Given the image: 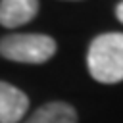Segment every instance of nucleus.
<instances>
[{
    "instance_id": "1",
    "label": "nucleus",
    "mask_w": 123,
    "mask_h": 123,
    "mask_svg": "<svg viewBox=\"0 0 123 123\" xmlns=\"http://www.w3.org/2000/svg\"><path fill=\"white\" fill-rule=\"evenodd\" d=\"M86 65L98 83L123 81V33L98 35L88 46Z\"/></svg>"
},
{
    "instance_id": "2",
    "label": "nucleus",
    "mask_w": 123,
    "mask_h": 123,
    "mask_svg": "<svg viewBox=\"0 0 123 123\" xmlns=\"http://www.w3.org/2000/svg\"><path fill=\"white\" fill-rule=\"evenodd\" d=\"M56 54V40L48 35L21 33L0 38V56L19 63H42Z\"/></svg>"
},
{
    "instance_id": "3",
    "label": "nucleus",
    "mask_w": 123,
    "mask_h": 123,
    "mask_svg": "<svg viewBox=\"0 0 123 123\" xmlns=\"http://www.w3.org/2000/svg\"><path fill=\"white\" fill-rule=\"evenodd\" d=\"M29 108V98L17 86L0 81V123H17Z\"/></svg>"
},
{
    "instance_id": "4",
    "label": "nucleus",
    "mask_w": 123,
    "mask_h": 123,
    "mask_svg": "<svg viewBox=\"0 0 123 123\" xmlns=\"http://www.w3.org/2000/svg\"><path fill=\"white\" fill-rule=\"evenodd\" d=\"M38 12V0H0V25L19 27L29 23Z\"/></svg>"
},
{
    "instance_id": "5",
    "label": "nucleus",
    "mask_w": 123,
    "mask_h": 123,
    "mask_svg": "<svg viewBox=\"0 0 123 123\" xmlns=\"http://www.w3.org/2000/svg\"><path fill=\"white\" fill-rule=\"evenodd\" d=\"M25 123H77V111L65 102H48L40 106Z\"/></svg>"
},
{
    "instance_id": "6",
    "label": "nucleus",
    "mask_w": 123,
    "mask_h": 123,
    "mask_svg": "<svg viewBox=\"0 0 123 123\" xmlns=\"http://www.w3.org/2000/svg\"><path fill=\"white\" fill-rule=\"evenodd\" d=\"M115 15H117V19L123 23V0L117 4V8H115Z\"/></svg>"
}]
</instances>
